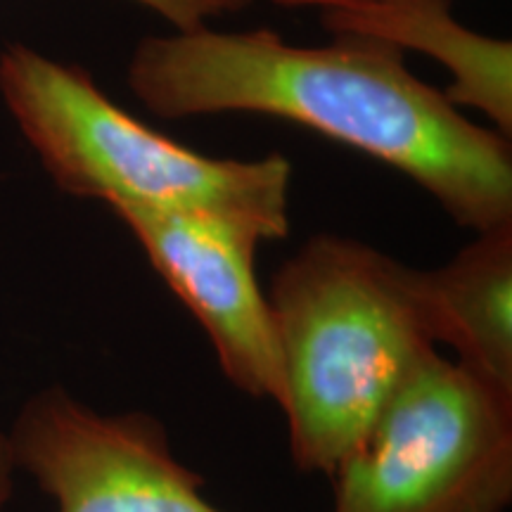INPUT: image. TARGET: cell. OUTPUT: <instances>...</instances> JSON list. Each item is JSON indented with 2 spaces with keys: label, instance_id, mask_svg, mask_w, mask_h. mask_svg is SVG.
Returning a JSON list of instances; mask_svg holds the SVG:
<instances>
[{
  "label": "cell",
  "instance_id": "obj_1",
  "mask_svg": "<svg viewBox=\"0 0 512 512\" xmlns=\"http://www.w3.org/2000/svg\"><path fill=\"white\" fill-rule=\"evenodd\" d=\"M164 119L247 112L302 124L401 171L458 226L512 223L510 140L475 124L373 38L290 46L271 29L147 36L126 72Z\"/></svg>",
  "mask_w": 512,
  "mask_h": 512
},
{
  "label": "cell",
  "instance_id": "obj_2",
  "mask_svg": "<svg viewBox=\"0 0 512 512\" xmlns=\"http://www.w3.org/2000/svg\"><path fill=\"white\" fill-rule=\"evenodd\" d=\"M415 268L342 235H316L273 275L271 302L292 463L330 477L418 363L437 349Z\"/></svg>",
  "mask_w": 512,
  "mask_h": 512
},
{
  "label": "cell",
  "instance_id": "obj_3",
  "mask_svg": "<svg viewBox=\"0 0 512 512\" xmlns=\"http://www.w3.org/2000/svg\"><path fill=\"white\" fill-rule=\"evenodd\" d=\"M0 95L57 188L112 211L207 214L254 228L264 240L290 233L292 164L204 157L107 98L91 74L12 43L0 53Z\"/></svg>",
  "mask_w": 512,
  "mask_h": 512
},
{
  "label": "cell",
  "instance_id": "obj_4",
  "mask_svg": "<svg viewBox=\"0 0 512 512\" xmlns=\"http://www.w3.org/2000/svg\"><path fill=\"white\" fill-rule=\"evenodd\" d=\"M330 482L332 512H505L512 399L432 349Z\"/></svg>",
  "mask_w": 512,
  "mask_h": 512
},
{
  "label": "cell",
  "instance_id": "obj_5",
  "mask_svg": "<svg viewBox=\"0 0 512 512\" xmlns=\"http://www.w3.org/2000/svg\"><path fill=\"white\" fill-rule=\"evenodd\" d=\"M8 434L15 465L57 512H223L150 413H100L50 387L24 403Z\"/></svg>",
  "mask_w": 512,
  "mask_h": 512
},
{
  "label": "cell",
  "instance_id": "obj_6",
  "mask_svg": "<svg viewBox=\"0 0 512 512\" xmlns=\"http://www.w3.org/2000/svg\"><path fill=\"white\" fill-rule=\"evenodd\" d=\"M155 271L200 320L226 380L283 406L285 377L271 302L256 280L254 228L207 214L114 211Z\"/></svg>",
  "mask_w": 512,
  "mask_h": 512
},
{
  "label": "cell",
  "instance_id": "obj_7",
  "mask_svg": "<svg viewBox=\"0 0 512 512\" xmlns=\"http://www.w3.org/2000/svg\"><path fill=\"white\" fill-rule=\"evenodd\" d=\"M413 285L432 342L512 399V223L477 233L434 271L415 268Z\"/></svg>",
  "mask_w": 512,
  "mask_h": 512
},
{
  "label": "cell",
  "instance_id": "obj_8",
  "mask_svg": "<svg viewBox=\"0 0 512 512\" xmlns=\"http://www.w3.org/2000/svg\"><path fill=\"white\" fill-rule=\"evenodd\" d=\"M320 22L335 36L373 38L396 50H418L448 69L446 98L472 107L512 133V43L467 29L451 12V0H370L320 10Z\"/></svg>",
  "mask_w": 512,
  "mask_h": 512
},
{
  "label": "cell",
  "instance_id": "obj_9",
  "mask_svg": "<svg viewBox=\"0 0 512 512\" xmlns=\"http://www.w3.org/2000/svg\"><path fill=\"white\" fill-rule=\"evenodd\" d=\"M136 3L155 10L176 31L204 27L209 17L221 15L226 10H235L230 0H136Z\"/></svg>",
  "mask_w": 512,
  "mask_h": 512
},
{
  "label": "cell",
  "instance_id": "obj_10",
  "mask_svg": "<svg viewBox=\"0 0 512 512\" xmlns=\"http://www.w3.org/2000/svg\"><path fill=\"white\" fill-rule=\"evenodd\" d=\"M15 470L17 465L15 456H12L10 434L3 430V425H0V512H5L12 498V489H15Z\"/></svg>",
  "mask_w": 512,
  "mask_h": 512
},
{
  "label": "cell",
  "instance_id": "obj_11",
  "mask_svg": "<svg viewBox=\"0 0 512 512\" xmlns=\"http://www.w3.org/2000/svg\"><path fill=\"white\" fill-rule=\"evenodd\" d=\"M273 3L285 5V8H318V10H330V8H344V5L370 3V0H273Z\"/></svg>",
  "mask_w": 512,
  "mask_h": 512
},
{
  "label": "cell",
  "instance_id": "obj_12",
  "mask_svg": "<svg viewBox=\"0 0 512 512\" xmlns=\"http://www.w3.org/2000/svg\"><path fill=\"white\" fill-rule=\"evenodd\" d=\"M230 3H233V5H235V8H242V5H245V3H249V0H230Z\"/></svg>",
  "mask_w": 512,
  "mask_h": 512
}]
</instances>
